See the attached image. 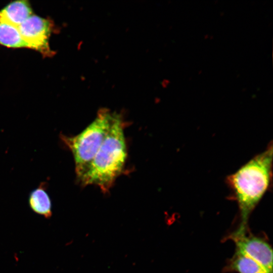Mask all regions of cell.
<instances>
[{
	"instance_id": "ba28073f",
	"label": "cell",
	"mask_w": 273,
	"mask_h": 273,
	"mask_svg": "<svg viewBox=\"0 0 273 273\" xmlns=\"http://www.w3.org/2000/svg\"><path fill=\"white\" fill-rule=\"evenodd\" d=\"M228 268L238 273H270L253 259L237 252L231 259Z\"/></svg>"
},
{
	"instance_id": "9c48e42d",
	"label": "cell",
	"mask_w": 273,
	"mask_h": 273,
	"mask_svg": "<svg viewBox=\"0 0 273 273\" xmlns=\"http://www.w3.org/2000/svg\"><path fill=\"white\" fill-rule=\"evenodd\" d=\"M0 44L11 48H29L18 28L0 22Z\"/></svg>"
},
{
	"instance_id": "52a82bcc",
	"label": "cell",
	"mask_w": 273,
	"mask_h": 273,
	"mask_svg": "<svg viewBox=\"0 0 273 273\" xmlns=\"http://www.w3.org/2000/svg\"><path fill=\"white\" fill-rule=\"evenodd\" d=\"M28 204L35 213L50 218L52 215V204L44 183L33 190L28 197Z\"/></svg>"
},
{
	"instance_id": "3957f363",
	"label": "cell",
	"mask_w": 273,
	"mask_h": 273,
	"mask_svg": "<svg viewBox=\"0 0 273 273\" xmlns=\"http://www.w3.org/2000/svg\"><path fill=\"white\" fill-rule=\"evenodd\" d=\"M115 113L108 109H101L94 120L80 133L73 136L61 135V139L73 156L78 179L84 173L103 143Z\"/></svg>"
},
{
	"instance_id": "5b68a950",
	"label": "cell",
	"mask_w": 273,
	"mask_h": 273,
	"mask_svg": "<svg viewBox=\"0 0 273 273\" xmlns=\"http://www.w3.org/2000/svg\"><path fill=\"white\" fill-rule=\"evenodd\" d=\"M21 35L28 47L47 55L52 53L49 46L51 24L47 19L31 15L18 27Z\"/></svg>"
},
{
	"instance_id": "7a4b0ae2",
	"label": "cell",
	"mask_w": 273,
	"mask_h": 273,
	"mask_svg": "<svg viewBox=\"0 0 273 273\" xmlns=\"http://www.w3.org/2000/svg\"><path fill=\"white\" fill-rule=\"evenodd\" d=\"M122 117L116 113L109 130L95 157L79 178L107 192L122 172L127 157Z\"/></svg>"
},
{
	"instance_id": "277c9868",
	"label": "cell",
	"mask_w": 273,
	"mask_h": 273,
	"mask_svg": "<svg viewBox=\"0 0 273 273\" xmlns=\"http://www.w3.org/2000/svg\"><path fill=\"white\" fill-rule=\"evenodd\" d=\"M246 230H237L230 236L236 245V252L245 255L272 273V250L264 239L247 235Z\"/></svg>"
},
{
	"instance_id": "6da1fadb",
	"label": "cell",
	"mask_w": 273,
	"mask_h": 273,
	"mask_svg": "<svg viewBox=\"0 0 273 273\" xmlns=\"http://www.w3.org/2000/svg\"><path fill=\"white\" fill-rule=\"evenodd\" d=\"M272 146L256 155L226 178L241 218L238 229L246 230L249 216L268 190L272 177Z\"/></svg>"
},
{
	"instance_id": "8992f818",
	"label": "cell",
	"mask_w": 273,
	"mask_h": 273,
	"mask_svg": "<svg viewBox=\"0 0 273 273\" xmlns=\"http://www.w3.org/2000/svg\"><path fill=\"white\" fill-rule=\"evenodd\" d=\"M31 13L32 10L27 1L14 2L0 11V22L18 28Z\"/></svg>"
}]
</instances>
